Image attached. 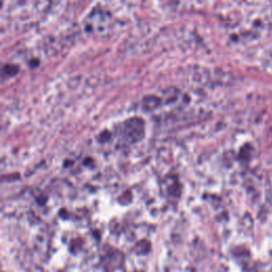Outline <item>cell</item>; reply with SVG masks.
Listing matches in <instances>:
<instances>
[{"instance_id":"1","label":"cell","mask_w":272,"mask_h":272,"mask_svg":"<svg viewBox=\"0 0 272 272\" xmlns=\"http://www.w3.org/2000/svg\"><path fill=\"white\" fill-rule=\"evenodd\" d=\"M124 138L130 142H138L143 139L144 121L141 118H131L125 121L122 128Z\"/></svg>"}]
</instances>
